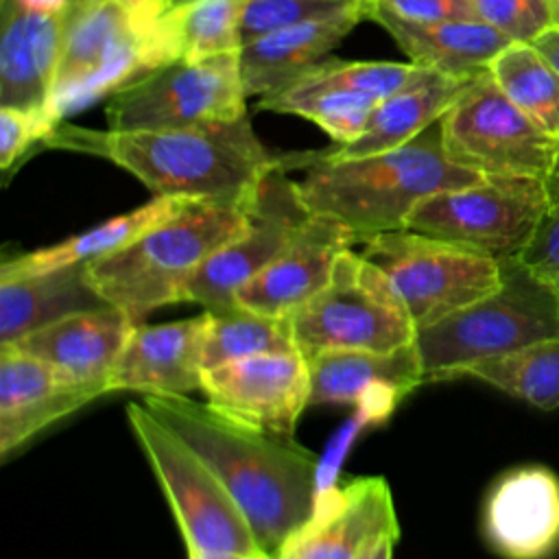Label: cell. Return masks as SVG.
Listing matches in <instances>:
<instances>
[{"label": "cell", "mask_w": 559, "mask_h": 559, "mask_svg": "<svg viewBox=\"0 0 559 559\" xmlns=\"http://www.w3.org/2000/svg\"><path fill=\"white\" fill-rule=\"evenodd\" d=\"M144 406L212 467L260 548L277 559L284 542L314 513L321 493L317 454L188 395L144 397Z\"/></svg>", "instance_id": "6da1fadb"}, {"label": "cell", "mask_w": 559, "mask_h": 559, "mask_svg": "<svg viewBox=\"0 0 559 559\" xmlns=\"http://www.w3.org/2000/svg\"><path fill=\"white\" fill-rule=\"evenodd\" d=\"M41 146L107 159L155 197L245 207H251L264 177L282 166V157L258 140L247 114L227 122L164 131H103L61 122Z\"/></svg>", "instance_id": "7a4b0ae2"}, {"label": "cell", "mask_w": 559, "mask_h": 559, "mask_svg": "<svg viewBox=\"0 0 559 559\" xmlns=\"http://www.w3.org/2000/svg\"><path fill=\"white\" fill-rule=\"evenodd\" d=\"M284 168L304 170L295 181L304 207L347 227L358 245L404 229L411 212L428 197L487 179L448 155L439 122L393 151L345 159L301 153L284 157Z\"/></svg>", "instance_id": "3957f363"}, {"label": "cell", "mask_w": 559, "mask_h": 559, "mask_svg": "<svg viewBox=\"0 0 559 559\" xmlns=\"http://www.w3.org/2000/svg\"><path fill=\"white\" fill-rule=\"evenodd\" d=\"M251 225V207L190 201L120 251L87 264L100 297L140 323L157 308L183 301L188 280Z\"/></svg>", "instance_id": "277c9868"}, {"label": "cell", "mask_w": 559, "mask_h": 559, "mask_svg": "<svg viewBox=\"0 0 559 559\" xmlns=\"http://www.w3.org/2000/svg\"><path fill=\"white\" fill-rule=\"evenodd\" d=\"M173 61H179V50L170 13L144 28L116 0H92L66 11L48 118L61 124Z\"/></svg>", "instance_id": "5b68a950"}, {"label": "cell", "mask_w": 559, "mask_h": 559, "mask_svg": "<svg viewBox=\"0 0 559 559\" xmlns=\"http://www.w3.org/2000/svg\"><path fill=\"white\" fill-rule=\"evenodd\" d=\"M500 286L450 317L417 330L426 382L559 336V297L518 255L502 258Z\"/></svg>", "instance_id": "8992f818"}, {"label": "cell", "mask_w": 559, "mask_h": 559, "mask_svg": "<svg viewBox=\"0 0 559 559\" xmlns=\"http://www.w3.org/2000/svg\"><path fill=\"white\" fill-rule=\"evenodd\" d=\"M288 321L306 360L336 349L393 352L413 345L417 334L384 273L354 247L336 258L328 286Z\"/></svg>", "instance_id": "52a82bcc"}, {"label": "cell", "mask_w": 559, "mask_h": 559, "mask_svg": "<svg viewBox=\"0 0 559 559\" xmlns=\"http://www.w3.org/2000/svg\"><path fill=\"white\" fill-rule=\"evenodd\" d=\"M127 419L164 489L188 552H264L225 485L177 432L144 402H129Z\"/></svg>", "instance_id": "ba28073f"}, {"label": "cell", "mask_w": 559, "mask_h": 559, "mask_svg": "<svg viewBox=\"0 0 559 559\" xmlns=\"http://www.w3.org/2000/svg\"><path fill=\"white\" fill-rule=\"evenodd\" d=\"M358 253L384 273L415 330L435 325L502 282L500 260L413 229L378 234Z\"/></svg>", "instance_id": "9c48e42d"}, {"label": "cell", "mask_w": 559, "mask_h": 559, "mask_svg": "<svg viewBox=\"0 0 559 559\" xmlns=\"http://www.w3.org/2000/svg\"><path fill=\"white\" fill-rule=\"evenodd\" d=\"M448 155L483 175L559 177V146L496 83L491 72L474 76L439 120Z\"/></svg>", "instance_id": "30bf717a"}, {"label": "cell", "mask_w": 559, "mask_h": 559, "mask_svg": "<svg viewBox=\"0 0 559 559\" xmlns=\"http://www.w3.org/2000/svg\"><path fill=\"white\" fill-rule=\"evenodd\" d=\"M238 52L173 61L122 87L107 98V129L164 131L245 116L247 94Z\"/></svg>", "instance_id": "8fae6325"}, {"label": "cell", "mask_w": 559, "mask_h": 559, "mask_svg": "<svg viewBox=\"0 0 559 559\" xmlns=\"http://www.w3.org/2000/svg\"><path fill=\"white\" fill-rule=\"evenodd\" d=\"M548 205L542 179L487 175L480 183L428 197L411 212L404 229L502 260L524 249Z\"/></svg>", "instance_id": "7c38bea8"}, {"label": "cell", "mask_w": 559, "mask_h": 559, "mask_svg": "<svg viewBox=\"0 0 559 559\" xmlns=\"http://www.w3.org/2000/svg\"><path fill=\"white\" fill-rule=\"evenodd\" d=\"M286 173L282 157V166L264 177L251 203L249 229L221 247L188 280L183 301L203 306L207 312L238 308L236 293L282 255L299 236L312 214L304 207L297 186Z\"/></svg>", "instance_id": "4fadbf2b"}, {"label": "cell", "mask_w": 559, "mask_h": 559, "mask_svg": "<svg viewBox=\"0 0 559 559\" xmlns=\"http://www.w3.org/2000/svg\"><path fill=\"white\" fill-rule=\"evenodd\" d=\"M426 70L400 61L325 59L288 87L260 98V109L301 116L336 144L356 140L380 100L417 81Z\"/></svg>", "instance_id": "5bb4252c"}, {"label": "cell", "mask_w": 559, "mask_h": 559, "mask_svg": "<svg viewBox=\"0 0 559 559\" xmlns=\"http://www.w3.org/2000/svg\"><path fill=\"white\" fill-rule=\"evenodd\" d=\"M201 391L225 417L295 439L297 421L310 406V369L299 352L262 354L203 369Z\"/></svg>", "instance_id": "9a60e30c"}, {"label": "cell", "mask_w": 559, "mask_h": 559, "mask_svg": "<svg viewBox=\"0 0 559 559\" xmlns=\"http://www.w3.org/2000/svg\"><path fill=\"white\" fill-rule=\"evenodd\" d=\"M386 535L400 537L389 483L358 476L319 493L314 513L284 542L277 559H367Z\"/></svg>", "instance_id": "2e32d148"}, {"label": "cell", "mask_w": 559, "mask_h": 559, "mask_svg": "<svg viewBox=\"0 0 559 559\" xmlns=\"http://www.w3.org/2000/svg\"><path fill=\"white\" fill-rule=\"evenodd\" d=\"M480 531L502 559H550L559 552V476L546 465L502 472L489 487Z\"/></svg>", "instance_id": "e0dca14e"}, {"label": "cell", "mask_w": 559, "mask_h": 559, "mask_svg": "<svg viewBox=\"0 0 559 559\" xmlns=\"http://www.w3.org/2000/svg\"><path fill=\"white\" fill-rule=\"evenodd\" d=\"M205 328V310L159 325L138 323L111 367L105 391L144 397H183L201 391Z\"/></svg>", "instance_id": "ac0fdd59"}, {"label": "cell", "mask_w": 559, "mask_h": 559, "mask_svg": "<svg viewBox=\"0 0 559 559\" xmlns=\"http://www.w3.org/2000/svg\"><path fill=\"white\" fill-rule=\"evenodd\" d=\"M354 245L358 240L347 227L312 214L290 247L236 293L238 306L290 317L328 286L336 258Z\"/></svg>", "instance_id": "d6986e66"}, {"label": "cell", "mask_w": 559, "mask_h": 559, "mask_svg": "<svg viewBox=\"0 0 559 559\" xmlns=\"http://www.w3.org/2000/svg\"><path fill=\"white\" fill-rule=\"evenodd\" d=\"M310 406L358 404L369 415H384L417 389L424 367L415 343L393 352L336 349L308 360Z\"/></svg>", "instance_id": "ffe728a7"}, {"label": "cell", "mask_w": 559, "mask_h": 559, "mask_svg": "<svg viewBox=\"0 0 559 559\" xmlns=\"http://www.w3.org/2000/svg\"><path fill=\"white\" fill-rule=\"evenodd\" d=\"M98 397L46 362L0 345V456L7 461L28 439Z\"/></svg>", "instance_id": "44dd1931"}, {"label": "cell", "mask_w": 559, "mask_h": 559, "mask_svg": "<svg viewBox=\"0 0 559 559\" xmlns=\"http://www.w3.org/2000/svg\"><path fill=\"white\" fill-rule=\"evenodd\" d=\"M135 325L124 310L105 306L59 319L11 345L66 380L105 395L111 367Z\"/></svg>", "instance_id": "7402d4cb"}, {"label": "cell", "mask_w": 559, "mask_h": 559, "mask_svg": "<svg viewBox=\"0 0 559 559\" xmlns=\"http://www.w3.org/2000/svg\"><path fill=\"white\" fill-rule=\"evenodd\" d=\"M360 20H365L362 2L271 31L242 44L238 55L247 98H264L295 83L301 74L321 63Z\"/></svg>", "instance_id": "603a6c76"}, {"label": "cell", "mask_w": 559, "mask_h": 559, "mask_svg": "<svg viewBox=\"0 0 559 559\" xmlns=\"http://www.w3.org/2000/svg\"><path fill=\"white\" fill-rule=\"evenodd\" d=\"M0 17V107L48 116L66 35V13L7 7Z\"/></svg>", "instance_id": "cb8c5ba5"}, {"label": "cell", "mask_w": 559, "mask_h": 559, "mask_svg": "<svg viewBox=\"0 0 559 559\" xmlns=\"http://www.w3.org/2000/svg\"><path fill=\"white\" fill-rule=\"evenodd\" d=\"M469 81L426 70L417 81L380 100L356 140L310 153L328 159H345L400 148L439 122Z\"/></svg>", "instance_id": "d4e9b609"}, {"label": "cell", "mask_w": 559, "mask_h": 559, "mask_svg": "<svg viewBox=\"0 0 559 559\" xmlns=\"http://www.w3.org/2000/svg\"><path fill=\"white\" fill-rule=\"evenodd\" d=\"M367 20L386 28L408 55L411 63L454 79H474L487 72L491 61L513 44L507 35L480 20L417 24L386 13H369Z\"/></svg>", "instance_id": "484cf974"}, {"label": "cell", "mask_w": 559, "mask_h": 559, "mask_svg": "<svg viewBox=\"0 0 559 559\" xmlns=\"http://www.w3.org/2000/svg\"><path fill=\"white\" fill-rule=\"evenodd\" d=\"M107 304L90 280L87 264L0 280V345L17 343L59 319Z\"/></svg>", "instance_id": "4316f807"}, {"label": "cell", "mask_w": 559, "mask_h": 559, "mask_svg": "<svg viewBox=\"0 0 559 559\" xmlns=\"http://www.w3.org/2000/svg\"><path fill=\"white\" fill-rule=\"evenodd\" d=\"M188 203H190V199L153 197V201H148L127 214L114 216L87 231L70 236L61 242L4 258V262L0 264V280L55 271L61 266L90 264L94 260L111 255V253L120 251L122 247L131 245L135 238H140L144 231H148L157 223L175 216Z\"/></svg>", "instance_id": "83f0119b"}, {"label": "cell", "mask_w": 559, "mask_h": 559, "mask_svg": "<svg viewBox=\"0 0 559 559\" xmlns=\"http://www.w3.org/2000/svg\"><path fill=\"white\" fill-rule=\"evenodd\" d=\"M456 378H472L539 411H555L559 408V336L476 362Z\"/></svg>", "instance_id": "f1b7e54d"}, {"label": "cell", "mask_w": 559, "mask_h": 559, "mask_svg": "<svg viewBox=\"0 0 559 559\" xmlns=\"http://www.w3.org/2000/svg\"><path fill=\"white\" fill-rule=\"evenodd\" d=\"M286 352H299L288 317H269L242 306L225 312H207L203 369L240 358Z\"/></svg>", "instance_id": "f546056e"}, {"label": "cell", "mask_w": 559, "mask_h": 559, "mask_svg": "<svg viewBox=\"0 0 559 559\" xmlns=\"http://www.w3.org/2000/svg\"><path fill=\"white\" fill-rule=\"evenodd\" d=\"M489 72L502 92L559 146V74L552 66L531 44H511L491 61Z\"/></svg>", "instance_id": "4dcf8cb0"}, {"label": "cell", "mask_w": 559, "mask_h": 559, "mask_svg": "<svg viewBox=\"0 0 559 559\" xmlns=\"http://www.w3.org/2000/svg\"><path fill=\"white\" fill-rule=\"evenodd\" d=\"M249 0H194L170 9L179 61H201L242 46L240 28Z\"/></svg>", "instance_id": "1f68e13d"}, {"label": "cell", "mask_w": 559, "mask_h": 559, "mask_svg": "<svg viewBox=\"0 0 559 559\" xmlns=\"http://www.w3.org/2000/svg\"><path fill=\"white\" fill-rule=\"evenodd\" d=\"M360 0H249L242 15V44L277 28L341 11Z\"/></svg>", "instance_id": "d6a6232c"}, {"label": "cell", "mask_w": 559, "mask_h": 559, "mask_svg": "<svg viewBox=\"0 0 559 559\" xmlns=\"http://www.w3.org/2000/svg\"><path fill=\"white\" fill-rule=\"evenodd\" d=\"M476 17L513 44H533L552 28L550 0H472Z\"/></svg>", "instance_id": "836d02e7"}, {"label": "cell", "mask_w": 559, "mask_h": 559, "mask_svg": "<svg viewBox=\"0 0 559 559\" xmlns=\"http://www.w3.org/2000/svg\"><path fill=\"white\" fill-rule=\"evenodd\" d=\"M550 205L518 258L559 297V179L548 186Z\"/></svg>", "instance_id": "e575fe53"}, {"label": "cell", "mask_w": 559, "mask_h": 559, "mask_svg": "<svg viewBox=\"0 0 559 559\" xmlns=\"http://www.w3.org/2000/svg\"><path fill=\"white\" fill-rule=\"evenodd\" d=\"M57 124L44 111L0 107V168L9 175L20 159L41 144Z\"/></svg>", "instance_id": "d590c367"}, {"label": "cell", "mask_w": 559, "mask_h": 559, "mask_svg": "<svg viewBox=\"0 0 559 559\" xmlns=\"http://www.w3.org/2000/svg\"><path fill=\"white\" fill-rule=\"evenodd\" d=\"M369 13H386L404 22H452V20H478L472 0H373L365 4V17Z\"/></svg>", "instance_id": "8d00e7d4"}, {"label": "cell", "mask_w": 559, "mask_h": 559, "mask_svg": "<svg viewBox=\"0 0 559 559\" xmlns=\"http://www.w3.org/2000/svg\"><path fill=\"white\" fill-rule=\"evenodd\" d=\"M144 28L155 26L170 11V0H116Z\"/></svg>", "instance_id": "74e56055"}, {"label": "cell", "mask_w": 559, "mask_h": 559, "mask_svg": "<svg viewBox=\"0 0 559 559\" xmlns=\"http://www.w3.org/2000/svg\"><path fill=\"white\" fill-rule=\"evenodd\" d=\"M550 66L552 70L559 74V28H548L544 35H539L533 44H531Z\"/></svg>", "instance_id": "f35d334b"}, {"label": "cell", "mask_w": 559, "mask_h": 559, "mask_svg": "<svg viewBox=\"0 0 559 559\" xmlns=\"http://www.w3.org/2000/svg\"><path fill=\"white\" fill-rule=\"evenodd\" d=\"M7 7H20L26 11H39V13H66L70 7V0H7L2 9Z\"/></svg>", "instance_id": "ab89813d"}, {"label": "cell", "mask_w": 559, "mask_h": 559, "mask_svg": "<svg viewBox=\"0 0 559 559\" xmlns=\"http://www.w3.org/2000/svg\"><path fill=\"white\" fill-rule=\"evenodd\" d=\"M188 559H275L266 552L262 555H240V552H188Z\"/></svg>", "instance_id": "60d3db41"}, {"label": "cell", "mask_w": 559, "mask_h": 559, "mask_svg": "<svg viewBox=\"0 0 559 559\" xmlns=\"http://www.w3.org/2000/svg\"><path fill=\"white\" fill-rule=\"evenodd\" d=\"M397 539L400 537H395V535H386V537L378 539V544L371 548L367 559H393V546Z\"/></svg>", "instance_id": "b9f144b4"}, {"label": "cell", "mask_w": 559, "mask_h": 559, "mask_svg": "<svg viewBox=\"0 0 559 559\" xmlns=\"http://www.w3.org/2000/svg\"><path fill=\"white\" fill-rule=\"evenodd\" d=\"M550 13H552V28H559V0H550Z\"/></svg>", "instance_id": "7bdbcfd3"}, {"label": "cell", "mask_w": 559, "mask_h": 559, "mask_svg": "<svg viewBox=\"0 0 559 559\" xmlns=\"http://www.w3.org/2000/svg\"><path fill=\"white\" fill-rule=\"evenodd\" d=\"M87 2H92V0H70V7H68V11H72V9H79V7L87 4Z\"/></svg>", "instance_id": "ee69618b"}, {"label": "cell", "mask_w": 559, "mask_h": 559, "mask_svg": "<svg viewBox=\"0 0 559 559\" xmlns=\"http://www.w3.org/2000/svg\"><path fill=\"white\" fill-rule=\"evenodd\" d=\"M194 0H170V9L175 7H186V4H192Z\"/></svg>", "instance_id": "f6af8a7d"}, {"label": "cell", "mask_w": 559, "mask_h": 559, "mask_svg": "<svg viewBox=\"0 0 559 559\" xmlns=\"http://www.w3.org/2000/svg\"><path fill=\"white\" fill-rule=\"evenodd\" d=\"M360 2H362V4H369V2H373V0H360Z\"/></svg>", "instance_id": "bcb514c9"}, {"label": "cell", "mask_w": 559, "mask_h": 559, "mask_svg": "<svg viewBox=\"0 0 559 559\" xmlns=\"http://www.w3.org/2000/svg\"><path fill=\"white\" fill-rule=\"evenodd\" d=\"M4 2H7V0H0V7H2V4H4Z\"/></svg>", "instance_id": "7dc6e473"}]
</instances>
